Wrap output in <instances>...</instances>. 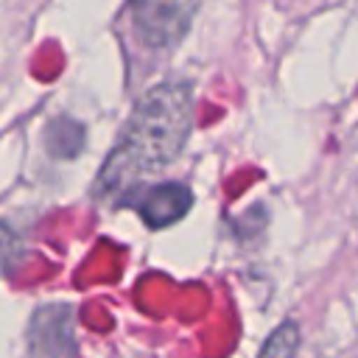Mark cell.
I'll return each mask as SVG.
<instances>
[{"instance_id":"7a4b0ae2","label":"cell","mask_w":358,"mask_h":358,"mask_svg":"<svg viewBox=\"0 0 358 358\" xmlns=\"http://www.w3.org/2000/svg\"><path fill=\"white\" fill-rule=\"evenodd\" d=\"M201 0H131V25L151 50H168L187 34Z\"/></svg>"},{"instance_id":"277c9868","label":"cell","mask_w":358,"mask_h":358,"mask_svg":"<svg viewBox=\"0 0 358 358\" xmlns=\"http://www.w3.org/2000/svg\"><path fill=\"white\" fill-rule=\"evenodd\" d=\"M73 308L64 302L42 305L28 324V358H76Z\"/></svg>"},{"instance_id":"3957f363","label":"cell","mask_w":358,"mask_h":358,"mask_svg":"<svg viewBox=\"0 0 358 358\" xmlns=\"http://www.w3.org/2000/svg\"><path fill=\"white\" fill-rule=\"evenodd\" d=\"M117 204L134 207V213H140V218L145 221V227L165 229V227L176 224L190 210L193 193L187 190V185H179V182L134 185V187H129L117 199Z\"/></svg>"},{"instance_id":"5b68a950","label":"cell","mask_w":358,"mask_h":358,"mask_svg":"<svg viewBox=\"0 0 358 358\" xmlns=\"http://www.w3.org/2000/svg\"><path fill=\"white\" fill-rule=\"evenodd\" d=\"M299 350V327L294 322H282L263 344L257 358H296Z\"/></svg>"},{"instance_id":"6da1fadb","label":"cell","mask_w":358,"mask_h":358,"mask_svg":"<svg viewBox=\"0 0 358 358\" xmlns=\"http://www.w3.org/2000/svg\"><path fill=\"white\" fill-rule=\"evenodd\" d=\"M193 129V90L185 81H162L140 95L112 154L106 157L95 196H115L157 168L173 162Z\"/></svg>"}]
</instances>
